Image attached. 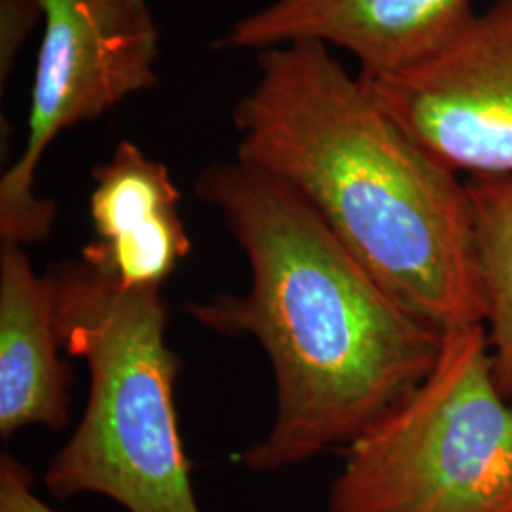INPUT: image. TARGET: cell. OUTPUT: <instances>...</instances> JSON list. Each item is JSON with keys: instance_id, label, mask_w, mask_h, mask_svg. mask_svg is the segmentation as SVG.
Here are the masks:
<instances>
[{"instance_id": "9c48e42d", "label": "cell", "mask_w": 512, "mask_h": 512, "mask_svg": "<svg viewBox=\"0 0 512 512\" xmlns=\"http://www.w3.org/2000/svg\"><path fill=\"white\" fill-rule=\"evenodd\" d=\"M61 342L48 275H38L25 247L0 245V435L69 421L73 368Z\"/></svg>"}, {"instance_id": "8992f818", "label": "cell", "mask_w": 512, "mask_h": 512, "mask_svg": "<svg viewBox=\"0 0 512 512\" xmlns=\"http://www.w3.org/2000/svg\"><path fill=\"white\" fill-rule=\"evenodd\" d=\"M359 78L440 164L471 177L512 175V0L473 12L401 71Z\"/></svg>"}, {"instance_id": "52a82bcc", "label": "cell", "mask_w": 512, "mask_h": 512, "mask_svg": "<svg viewBox=\"0 0 512 512\" xmlns=\"http://www.w3.org/2000/svg\"><path fill=\"white\" fill-rule=\"evenodd\" d=\"M473 12V0H272L238 19L219 46L258 54L319 42L353 55L361 76H380L435 52Z\"/></svg>"}, {"instance_id": "8fae6325", "label": "cell", "mask_w": 512, "mask_h": 512, "mask_svg": "<svg viewBox=\"0 0 512 512\" xmlns=\"http://www.w3.org/2000/svg\"><path fill=\"white\" fill-rule=\"evenodd\" d=\"M44 21L40 0H0V90L12 76L27 38Z\"/></svg>"}, {"instance_id": "7c38bea8", "label": "cell", "mask_w": 512, "mask_h": 512, "mask_svg": "<svg viewBox=\"0 0 512 512\" xmlns=\"http://www.w3.org/2000/svg\"><path fill=\"white\" fill-rule=\"evenodd\" d=\"M0 512H59L33 490L31 471L10 454L0 458Z\"/></svg>"}, {"instance_id": "6da1fadb", "label": "cell", "mask_w": 512, "mask_h": 512, "mask_svg": "<svg viewBox=\"0 0 512 512\" xmlns=\"http://www.w3.org/2000/svg\"><path fill=\"white\" fill-rule=\"evenodd\" d=\"M194 190L245 253L247 293L186 304L198 325L253 338L275 378V418L239 461L275 473L348 446L437 363L442 332L385 291L289 184L243 160Z\"/></svg>"}, {"instance_id": "5b68a950", "label": "cell", "mask_w": 512, "mask_h": 512, "mask_svg": "<svg viewBox=\"0 0 512 512\" xmlns=\"http://www.w3.org/2000/svg\"><path fill=\"white\" fill-rule=\"evenodd\" d=\"M42 42L27 141L0 179V239L50 238L57 205L35 192L38 165L65 129L101 118L158 84L162 33L148 0H40Z\"/></svg>"}, {"instance_id": "277c9868", "label": "cell", "mask_w": 512, "mask_h": 512, "mask_svg": "<svg viewBox=\"0 0 512 512\" xmlns=\"http://www.w3.org/2000/svg\"><path fill=\"white\" fill-rule=\"evenodd\" d=\"M329 512H512V401L484 325L442 332L437 363L346 446Z\"/></svg>"}, {"instance_id": "ba28073f", "label": "cell", "mask_w": 512, "mask_h": 512, "mask_svg": "<svg viewBox=\"0 0 512 512\" xmlns=\"http://www.w3.org/2000/svg\"><path fill=\"white\" fill-rule=\"evenodd\" d=\"M95 238L82 260L124 289L162 287L192 251L181 217L183 194L165 164L131 141L92 171Z\"/></svg>"}, {"instance_id": "3957f363", "label": "cell", "mask_w": 512, "mask_h": 512, "mask_svg": "<svg viewBox=\"0 0 512 512\" xmlns=\"http://www.w3.org/2000/svg\"><path fill=\"white\" fill-rule=\"evenodd\" d=\"M65 353L90 370L86 410L44 473L57 499L103 495L128 512H202L184 454L162 287L124 289L88 262L48 272Z\"/></svg>"}, {"instance_id": "7a4b0ae2", "label": "cell", "mask_w": 512, "mask_h": 512, "mask_svg": "<svg viewBox=\"0 0 512 512\" xmlns=\"http://www.w3.org/2000/svg\"><path fill=\"white\" fill-rule=\"evenodd\" d=\"M236 158L289 184L406 310L440 332L484 325L467 181L404 131L319 42L256 54Z\"/></svg>"}, {"instance_id": "30bf717a", "label": "cell", "mask_w": 512, "mask_h": 512, "mask_svg": "<svg viewBox=\"0 0 512 512\" xmlns=\"http://www.w3.org/2000/svg\"><path fill=\"white\" fill-rule=\"evenodd\" d=\"M476 266L495 378L512 401V175L471 177Z\"/></svg>"}]
</instances>
